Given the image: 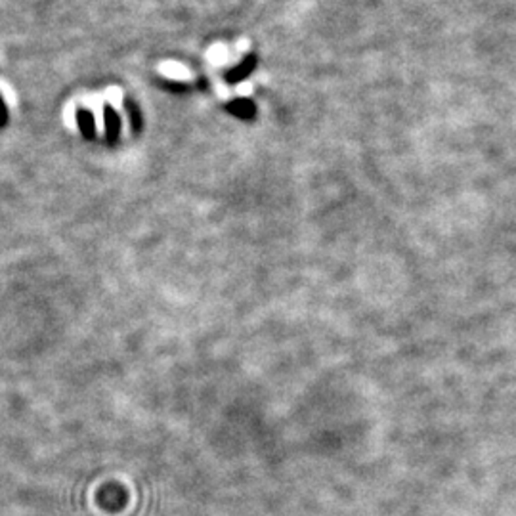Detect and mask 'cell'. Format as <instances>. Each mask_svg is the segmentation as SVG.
Listing matches in <instances>:
<instances>
[{"instance_id":"obj_1","label":"cell","mask_w":516,"mask_h":516,"mask_svg":"<svg viewBox=\"0 0 516 516\" xmlns=\"http://www.w3.org/2000/svg\"><path fill=\"white\" fill-rule=\"evenodd\" d=\"M257 66H258L257 54H247L245 58L239 61L238 66L224 71V80L232 86L239 85V82H243L245 79H249V77L257 71Z\"/></svg>"},{"instance_id":"obj_2","label":"cell","mask_w":516,"mask_h":516,"mask_svg":"<svg viewBox=\"0 0 516 516\" xmlns=\"http://www.w3.org/2000/svg\"><path fill=\"white\" fill-rule=\"evenodd\" d=\"M226 111L233 115L239 121H254L257 119V104L249 98H235L226 104Z\"/></svg>"},{"instance_id":"obj_3","label":"cell","mask_w":516,"mask_h":516,"mask_svg":"<svg viewBox=\"0 0 516 516\" xmlns=\"http://www.w3.org/2000/svg\"><path fill=\"white\" fill-rule=\"evenodd\" d=\"M104 123H106V144L109 147H115L121 136V117L115 111V107L109 104L104 106Z\"/></svg>"},{"instance_id":"obj_4","label":"cell","mask_w":516,"mask_h":516,"mask_svg":"<svg viewBox=\"0 0 516 516\" xmlns=\"http://www.w3.org/2000/svg\"><path fill=\"white\" fill-rule=\"evenodd\" d=\"M77 125L86 140H96V119L90 109H86V107L77 109Z\"/></svg>"},{"instance_id":"obj_5","label":"cell","mask_w":516,"mask_h":516,"mask_svg":"<svg viewBox=\"0 0 516 516\" xmlns=\"http://www.w3.org/2000/svg\"><path fill=\"white\" fill-rule=\"evenodd\" d=\"M125 109L128 119H130V128H133L134 136H138L142 133V126H144V117H142V111H140L138 104L134 102L133 98H125Z\"/></svg>"},{"instance_id":"obj_6","label":"cell","mask_w":516,"mask_h":516,"mask_svg":"<svg viewBox=\"0 0 516 516\" xmlns=\"http://www.w3.org/2000/svg\"><path fill=\"white\" fill-rule=\"evenodd\" d=\"M157 85H159L161 88H165L166 92L171 94H185L193 88V86L188 85V82H180V80H171V79H157Z\"/></svg>"},{"instance_id":"obj_7","label":"cell","mask_w":516,"mask_h":516,"mask_svg":"<svg viewBox=\"0 0 516 516\" xmlns=\"http://www.w3.org/2000/svg\"><path fill=\"white\" fill-rule=\"evenodd\" d=\"M8 125V109H6V104H4V99L0 96V130Z\"/></svg>"}]
</instances>
